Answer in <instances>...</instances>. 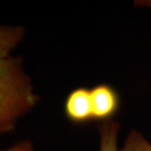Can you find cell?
<instances>
[{
	"instance_id": "7a4b0ae2",
	"label": "cell",
	"mask_w": 151,
	"mask_h": 151,
	"mask_svg": "<svg viewBox=\"0 0 151 151\" xmlns=\"http://www.w3.org/2000/svg\"><path fill=\"white\" fill-rule=\"evenodd\" d=\"M90 90L93 120L103 123L113 119L120 106L117 91L108 84H99Z\"/></svg>"
},
{
	"instance_id": "8992f818",
	"label": "cell",
	"mask_w": 151,
	"mask_h": 151,
	"mask_svg": "<svg viewBox=\"0 0 151 151\" xmlns=\"http://www.w3.org/2000/svg\"><path fill=\"white\" fill-rule=\"evenodd\" d=\"M119 151H151V143L140 131L131 129Z\"/></svg>"
},
{
	"instance_id": "277c9868",
	"label": "cell",
	"mask_w": 151,
	"mask_h": 151,
	"mask_svg": "<svg viewBox=\"0 0 151 151\" xmlns=\"http://www.w3.org/2000/svg\"><path fill=\"white\" fill-rule=\"evenodd\" d=\"M26 29L20 24H0V60L12 55L24 39Z\"/></svg>"
},
{
	"instance_id": "3957f363",
	"label": "cell",
	"mask_w": 151,
	"mask_h": 151,
	"mask_svg": "<svg viewBox=\"0 0 151 151\" xmlns=\"http://www.w3.org/2000/svg\"><path fill=\"white\" fill-rule=\"evenodd\" d=\"M65 113L74 124H84L93 120L91 90L79 87L70 92L65 99Z\"/></svg>"
},
{
	"instance_id": "52a82bcc",
	"label": "cell",
	"mask_w": 151,
	"mask_h": 151,
	"mask_svg": "<svg viewBox=\"0 0 151 151\" xmlns=\"http://www.w3.org/2000/svg\"><path fill=\"white\" fill-rule=\"evenodd\" d=\"M0 151H35V146L31 140L24 139L17 142L7 149L0 150Z\"/></svg>"
},
{
	"instance_id": "6da1fadb",
	"label": "cell",
	"mask_w": 151,
	"mask_h": 151,
	"mask_svg": "<svg viewBox=\"0 0 151 151\" xmlns=\"http://www.w3.org/2000/svg\"><path fill=\"white\" fill-rule=\"evenodd\" d=\"M40 101L20 55L0 60V134L16 129L19 120L34 110Z\"/></svg>"
},
{
	"instance_id": "ba28073f",
	"label": "cell",
	"mask_w": 151,
	"mask_h": 151,
	"mask_svg": "<svg viewBox=\"0 0 151 151\" xmlns=\"http://www.w3.org/2000/svg\"><path fill=\"white\" fill-rule=\"evenodd\" d=\"M134 5L137 7L149 8L151 9V0H143V1H136Z\"/></svg>"
},
{
	"instance_id": "5b68a950",
	"label": "cell",
	"mask_w": 151,
	"mask_h": 151,
	"mask_svg": "<svg viewBox=\"0 0 151 151\" xmlns=\"http://www.w3.org/2000/svg\"><path fill=\"white\" fill-rule=\"evenodd\" d=\"M120 124L116 120H108L99 125V151H119L118 138Z\"/></svg>"
}]
</instances>
